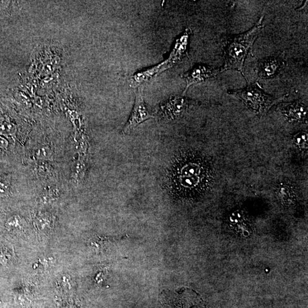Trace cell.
Segmentation results:
<instances>
[{
  "label": "cell",
  "mask_w": 308,
  "mask_h": 308,
  "mask_svg": "<svg viewBox=\"0 0 308 308\" xmlns=\"http://www.w3.org/2000/svg\"><path fill=\"white\" fill-rule=\"evenodd\" d=\"M213 180L210 163L201 158H189L179 170L178 184L184 195H198L209 188Z\"/></svg>",
  "instance_id": "1"
},
{
  "label": "cell",
  "mask_w": 308,
  "mask_h": 308,
  "mask_svg": "<svg viewBox=\"0 0 308 308\" xmlns=\"http://www.w3.org/2000/svg\"><path fill=\"white\" fill-rule=\"evenodd\" d=\"M264 16L260 18L256 25L248 32L232 38L227 44L225 53V63L220 68L221 73L227 70L238 71L245 76L244 65L249 54L253 53L255 42L264 27Z\"/></svg>",
  "instance_id": "2"
},
{
  "label": "cell",
  "mask_w": 308,
  "mask_h": 308,
  "mask_svg": "<svg viewBox=\"0 0 308 308\" xmlns=\"http://www.w3.org/2000/svg\"><path fill=\"white\" fill-rule=\"evenodd\" d=\"M192 33L190 28H187L174 42L169 58L154 67L135 73L129 79L130 86L132 88H141L142 85L149 82L165 70L181 63L184 58L188 56L189 39Z\"/></svg>",
  "instance_id": "3"
},
{
  "label": "cell",
  "mask_w": 308,
  "mask_h": 308,
  "mask_svg": "<svg viewBox=\"0 0 308 308\" xmlns=\"http://www.w3.org/2000/svg\"><path fill=\"white\" fill-rule=\"evenodd\" d=\"M228 93L240 99L247 108L260 117L264 116L274 104L283 99V97H273L265 93L258 82L251 83L238 91H229Z\"/></svg>",
  "instance_id": "4"
},
{
  "label": "cell",
  "mask_w": 308,
  "mask_h": 308,
  "mask_svg": "<svg viewBox=\"0 0 308 308\" xmlns=\"http://www.w3.org/2000/svg\"><path fill=\"white\" fill-rule=\"evenodd\" d=\"M154 118L150 113L144 98V89L139 88L136 93L135 101L131 115L124 128L123 134H127L135 128L146 121Z\"/></svg>",
  "instance_id": "5"
},
{
  "label": "cell",
  "mask_w": 308,
  "mask_h": 308,
  "mask_svg": "<svg viewBox=\"0 0 308 308\" xmlns=\"http://www.w3.org/2000/svg\"><path fill=\"white\" fill-rule=\"evenodd\" d=\"M220 73V69H215L205 65L195 66L188 72L181 75L182 78L186 83V87L185 88L182 96H184L186 95L189 88L192 85L205 82Z\"/></svg>",
  "instance_id": "6"
},
{
  "label": "cell",
  "mask_w": 308,
  "mask_h": 308,
  "mask_svg": "<svg viewBox=\"0 0 308 308\" xmlns=\"http://www.w3.org/2000/svg\"><path fill=\"white\" fill-rule=\"evenodd\" d=\"M189 102L182 96H173L160 106L161 115L167 120H174L187 110Z\"/></svg>",
  "instance_id": "7"
},
{
  "label": "cell",
  "mask_w": 308,
  "mask_h": 308,
  "mask_svg": "<svg viewBox=\"0 0 308 308\" xmlns=\"http://www.w3.org/2000/svg\"><path fill=\"white\" fill-rule=\"evenodd\" d=\"M281 110L289 122L305 123L307 118V107L300 101L282 104Z\"/></svg>",
  "instance_id": "8"
},
{
  "label": "cell",
  "mask_w": 308,
  "mask_h": 308,
  "mask_svg": "<svg viewBox=\"0 0 308 308\" xmlns=\"http://www.w3.org/2000/svg\"><path fill=\"white\" fill-rule=\"evenodd\" d=\"M281 56L270 57L260 61L258 66V76L261 79H271L277 75L284 66Z\"/></svg>",
  "instance_id": "9"
},
{
  "label": "cell",
  "mask_w": 308,
  "mask_h": 308,
  "mask_svg": "<svg viewBox=\"0 0 308 308\" xmlns=\"http://www.w3.org/2000/svg\"><path fill=\"white\" fill-rule=\"evenodd\" d=\"M277 193L284 203L291 204L296 200L295 188L288 182H282L277 185Z\"/></svg>",
  "instance_id": "10"
},
{
  "label": "cell",
  "mask_w": 308,
  "mask_h": 308,
  "mask_svg": "<svg viewBox=\"0 0 308 308\" xmlns=\"http://www.w3.org/2000/svg\"><path fill=\"white\" fill-rule=\"evenodd\" d=\"M293 143L296 148L303 152L307 151L308 135L306 131H300L297 132L292 136Z\"/></svg>",
  "instance_id": "11"
},
{
  "label": "cell",
  "mask_w": 308,
  "mask_h": 308,
  "mask_svg": "<svg viewBox=\"0 0 308 308\" xmlns=\"http://www.w3.org/2000/svg\"><path fill=\"white\" fill-rule=\"evenodd\" d=\"M12 260L11 250L6 245L0 244V265L8 267L12 263Z\"/></svg>",
  "instance_id": "12"
},
{
  "label": "cell",
  "mask_w": 308,
  "mask_h": 308,
  "mask_svg": "<svg viewBox=\"0 0 308 308\" xmlns=\"http://www.w3.org/2000/svg\"><path fill=\"white\" fill-rule=\"evenodd\" d=\"M36 155L39 158H49L51 155L50 149L47 147H44L37 151Z\"/></svg>",
  "instance_id": "13"
},
{
  "label": "cell",
  "mask_w": 308,
  "mask_h": 308,
  "mask_svg": "<svg viewBox=\"0 0 308 308\" xmlns=\"http://www.w3.org/2000/svg\"><path fill=\"white\" fill-rule=\"evenodd\" d=\"M9 184L6 181L0 179V195H6L9 191Z\"/></svg>",
  "instance_id": "14"
}]
</instances>
